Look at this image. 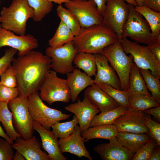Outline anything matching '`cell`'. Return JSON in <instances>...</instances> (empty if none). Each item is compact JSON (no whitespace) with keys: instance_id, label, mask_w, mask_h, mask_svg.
Here are the masks:
<instances>
[{"instance_id":"6da1fadb","label":"cell","mask_w":160,"mask_h":160,"mask_svg":"<svg viewBox=\"0 0 160 160\" xmlns=\"http://www.w3.org/2000/svg\"><path fill=\"white\" fill-rule=\"evenodd\" d=\"M12 63L17 78L18 96L28 97L39 90L51 68V59L32 50L14 58Z\"/></svg>"},{"instance_id":"7a4b0ae2","label":"cell","mask_w":160,"mask_h":160,"mask_svg":"<svg viewBox=\"0 0 160 160\" xmlns=\"http://www.w3.org/2000/svg\"><path fill=\"white\" fill-rule=\"evenodd\" d=\"M117 35L103 23L82 28L72 41L78 52L100 53L105 47L117 41Z\"/></svg>"},{"instance_id":"3957f363","label":"cell","mask_w":160,"mask_h":160,"mask_svg":"<svg viewBox=\"0 0 160 160\" xmlns=\"http://www.w3.org/2000/svg\"><path fill=\"white\" fill-rule=\"evenodd\" d=\"M33 9L27 0H13L8 7H3L0 13L1 26L18 35H25L28 20L33 18Z\"/></svg>"},{"instance_id":"277c9868","label":"cell","mask_w":160,"mask_h":160,"mask_svg":"<svg viewBox=\"0 0 160 160\" xmlns=\"http://www.w3.org/2000/svg\"><path fill=\"white\" fill-rule=\"evenodd\" d=\"M27 104L33 121L49 130L56 122L67 119L71 115L63 113L61 111L46 105L40 98L38 91L28 97Z\"/></svg>"},{"instance_id":"5b68a950","label":"cell","mask_w":160,"mask_h":160,"mask_svg":"<svg viewBox=\"0 0 160 160\" xmlns=\"http://www.w3.org/2000/svg\"><path fill=\"white\" fill-rule=\"evenodd\" d=\"M100 53L105 56L116 72L122 90L127 91L130 73L133 63L132 56H128L125 53L119 41L106 47Z\"/></svg>"},{"instance_id":"8992f818","label":"cell","mask_w":160,"mask_h":160,"mask_svg":"<svg viewBox=\"0 0 160 160\" xmlns=\"http://www.w3.org/2000/svg\"><path fill=\"white\" fill-rule=\"evenodd\" d=\"M129 4V14L122 28L121 37H129L134 41L147 45L156 40L147 21L134 6Z\"/></svg>"},{"instance_id":"52a82bcc","label":"cell","mask_w":160,"mask_h":160,"mask_svg":"<svg viewBox=\"0 0 160 160\" xmlns=\"http://www.w3.org/2000/svg\"><path fill=\"white\" fill-rule=\"evenodd\" d=\"M120 42L124 52L132 56L135 64L139 68L149 70L153 75L160 79V64L147 46L140 45L125 37H121Z\"/></svg>"},{"instance_id":"ba28073f","label":"cell","mask_w":160,"mask_h":160,"mask_svg":"<svg viewBox=\"0 0 160 160\" xmlns=\"http://www.w3.org/2000/svg\"><path fill=\"white\" fill-rule=\"evenodd\" d=\"M39 91L41 100L50 105L57 102L68 103L71 100L66 80L58 77L53 70L49 71Z\"/></svg>"},{"instance_id":"9c48e42d","label":"cell","mask_w":160,"mask_h":160,"mask_svg":"<svg viewBox=\"0 0 160 160\" xmlns=\"http://www.w3.org/2000/svg\"><path fill=\"white\" fill-rule=\"evenodd\" d=\"M8 105L12 113L13 125L16 131L24 139L31 138L34 130L33 120L28 110L27 97L18 96L10 101Z\"/></svg>"},{"instance_id":"30bf717a","label":"cell","mask_w":160,"mask_h":160,"mask_svg":"<svg viewBox=\"0 0 160 160\" xmlns=\"http://www.w3.org/2000/svg\"><path fill=\"white\" fill-rule=\"evenodd\" d=\"M78 52L72 41L57 47H47L45 55L51 59V68L56 73L67 74L74 69L73 63Z\"/></svg>"},{"instance_id":"8fae6325","label":"cell","mask_w":160,"mask_h":160,"mask_svg":"<svg viewBox=\"0 0 160 160\" xmlns=\"http://www.w3.org/2000/svg\"><path fill=\"white\" fill-rule=\"evenodd\" d=\"M129 12V4L124 0H107L103 23L114 32L120 41Z\"/></svg>"},{"instance_id":"7c38bea8","label":"cell","mask_w":160,"mask_h":160,"mask_svg":"<svg viewBox=\"0 0 160 160\" xmlns=\"http://www.w3.org/2000/svg\"><path fill=\"white\" fill-rule=\"evenodd\" d=\"M64 4L76 16L82 28L103 23V16L93 0H70Z\"/></svg>"},{"instance_id":"4fadbf2b","label":"cell","mask_w":160,"mask_h":160,"mask_svg":"<svg viewBox=\"0 0 160 160\" xmlns=\"http://www.w3.org/2000/svg\"><path fill=\"white\" fill-rule=\"evenodd\" d=\"M9 46L18 51V55H24L38 46V41L30 34L18 35L2 27L0 25V48Z\"/></svg>"},{"instance_id":"5bb4252c","label":"cell","mask_w":160,"mask_h":160,"mask_svg":"<svg viewBox=\"0 0 160 160\" xmlns=\"http://www.w3.org/2000/svg\"><path fill=\"white\" fill-rule=\"evenodd\" d=\"M145 113L143 111L127 108L115 120L113 124L118 132L146 133L150 135L145 123Z\"/></svg>"},{"instance_id":"9a60e30c","label":"cell","mask_w":160,"mask_h":160,"mask_svg":"<svg viewBox=\"0 0 160 160\" xmlns=\"http://www.w3.org/2000/svg\"><path fill=\"white\" fill-rule=\"evenodd\" d=\"M77 101L76 102L65 106V108L76 116L82 132L89 128L91 121L100 111L93 105L85 96L82 101L79 97Z\"/></svg>"},{"instance_id":"2e32d148","label":"cell","mask_w":160,"mask_h":160,"mask_svg":"<svg viewBox=\"0 0 160 160\" xmlns=\"http://www.w3.org/2000/svg\"><path fill=\"white\" fill-rule=\"evenodd\" d=\"M81 132L79 126L77 125L71 134L67 137L60 139L58 141L60 151L62 153L68 152L79 158L84 157L92 160L85 145Z\"/></svg>"},{"instance_id":"e0dca14e","label":"cell","mask_w":160,"mask_h":160,"mask_svg":"<svg viewBox=\"0 0 160 160\" xmlns=\"http://www.w3.org/2000/svg\"><path fill=\"white\" fill-rule=\"evenodd\" d=\"M109 141V143L99 144L93 149L102 160H132L134 154L122 145L116 137Z\"/></svg>"},{"instance_id":"ac0fdd59","label":"cell","mask_w":160,"mask_h":160,"mask_svg":"<svg viewBox=\"0 0 160 160\" xmlns=\"http://www.w3.org/2000/svg\"><path fill=\"white\" fill-rule=\"evenodd\" d=\"M41 143L35 136L28 140L17 138L12 147L20 152L27 160H51L48 154L41 149Z\"/></svg>"},{"instance_id":"d6986e66","label":"cell","mask_w":160,"mask_h":160,"mask_svg":"<svg viewBox=\"0 0 160 160\" xmlns=\"http://www.w3.org/2000/svg\"><path fill=\"white\" fill-rule=\"evenodd\" d=\"M94 54L97 68L95 84H106L116 89L122 90L119 78L114 69L109 65L107 58L100 53Z\"/></svg>"},{"instance_id":"ffe728a7","label":"cell","mask_w":160,"mask_h":160,"mask_svg":"<svg viewBox=\"0 0 160 160\" xmlns=\"http://www.w3.org/2000/svg\"><path fill=\"white\" fill-rule=\"evenodd\" d=\"M34 130L39 134L41 141V147L46 151L51 160H66V158L61 152L59 141L52 131L43 127L41 125L33 121Z\"/></svg>"},{"instance_id":"44dd1931","label":"cell","mask_w":160,"mask_h":160,"mask_svg":"<svg viewBox=\"0 0 160 160\" xmlns=\"http://www.w3.org/2000/svg\"><path fill=\"white\" fill-rule=\"evenodd\" d=\"M84 96L101 112L114 109L121 105L95 84L87 88Z\"/></svg>"},{"instance_id":"7402d4cb","label":"cell","mask_w":160,"mask_h":160,"mask_svg":"<svg viewBox=\"0 0 160 160\" xmlns=\"http://www.w3.org/2000/svg\"><path fill=\"white\" fill-rule=\"evenodd\" d=\"M66 79L70 89L71 100L73 103L76 102L80 93L85 88L95 84L94 80L85 72L77 68L67 74Z\"/></svg>"},{"instance_id":"603a6c76","label":"cell","mask_w":160,"mask_h":160,"mask_svg":"<svg viewBox=\"0 0 160 160\" xmlns=\"http://www.w3.org/2000/svg\"><path fill=\"white\" fill-rule=\"evenodd\" d=\"M151 136L146 133H137L119 132L116 137L119 143L133 154L150 139Z\"/></svg>"},{"instance_id":"cb8c5ba5","label":"cell","mask_w":160,"mask_h":160,"mask_svg":"<svg viewBox=\"0 0 160 160\" xmlns=\"http://www.w3.org/2000/svg\"><path fill=\"white\" fill-rule=\"evenodd\" d=\"M118 131L113 124L97 125L89 127L81 132L85 142L91 139L100 138L108 140L116 137Z\"/></svg>"},{"instance_id":"d4e9b609","label":"cell","mask_w":160,"mask_h":160,"mask_svg":"<svg viewBox=\"0 0 160 160\" xmlns=\"http://www.w3.org/2000/svg\"><path fill=\"white\" fill-rule=\"evenodd\" d=\"M129 97L135 94H144L151 95L146 86L140 72L139 69L133 63L129 79V88L127 91Z\"/></svg>"},{"instance_id":"484cf974","label":"cell","mask_w":160,"mask_h":160,"mask_svg":"<svg viewBox=\"0 0 160 160\" xmlns=\"http://www.w3.org/2000/svg\"><path fill=\"white\" fill-rule=\"evenodd\" d=\"M73 63L75 67L83 70L88 76H95L97 68L94 54L84 52H78Z\"/></svg>"},{"instance_id":"4316f807","label":"cell","mask_w":160,"mask_h":160,"mask_svg":"<svg viewBox=\"0 0 160 160\" xmlns=\"http://www.w3.org/2000/svg\"><path fill=\"white\" fill-rule=\"evenodd\" d=\"M135 9L143 16L149 24L151 33L156 39L160 36V12H157L144 6H136Z\"/></svg>"},{"instance_id":"83f0119b","label":"cell","mask_w":160,"mask_h":160,"mask_svg":"<svg viewBox=\"0 0 160 160\" xmlns=\"http://www.w3.org/2000/svg\"><path fill=\"white\" fill-rule=\"evenodd\" d=\"M0 122L5 129L6 134L13 141L21 137L17 132L14 127L12 113L8 108V103L0 102Z\"/></svg>"},{"instance_id":"f1b7e54d","label":"cell","mask_w":160,"mask_h":160,"mask_svg":"<svg viewBox=\"0 0 160 160\" xmlns=\"http://www.w3.org/2000/svg\"><path fill=\"white\" fill-rule=\"evenodd\" d=\"M129 108L141 111L160 106V104L151 95L141 94L130 96L129 100Z\"/></svg>"},{"instance_id":"f546056e","label":"cell","mask_w":160,"mask_h":160,"mask_svg":"<svg viewBox=\"0 0 160 160\" xmlns=\"http://www.w3.org/2000/svg\"><path fill=\"white\" fill-rule=\"evenodd\" d=\"M75 36L71 30L60 20L54 35L48 41V45L51 47H60L72 41Z\"/></svg>"},{"instance_id":"4dcf8cb0","label":"cell","mask_w":160,"mask_h":160,"mask_svg":"<svg viewBox=\"0 0 160 160\" xmlns=\"http://www.w3.org/2000/svg\"><path fill=\"white\" fill-rule=\"evenodd\" d=\"M58 16L72 31L75 36L78 35L81 32V27L77 17L69 9L59 5L56 9Z\"/></svg>"},{"instance_id":"1f68e13d","label":"cell","mask_w":160,"mask_h":160,"mask_svg":"<svg viewBox=\"0 0 160 160\" xmlns=\"http://www.w3.org/2000/svg\"><path fill=\"white\" fill-rule=\"evenodd\" d=\"M127 108L123 106L96 115L91 122L89 127L97 125L113 124L116 119L124 113Z\"/></svg>"},{"instance_id":"d6a6232c","label":"cell","mask_w":160,"mask_h":160,"mask_svg":"<svg viewBox=\"0 0 160 160\" xmlns=\"http://www.w3.org/2000/svg\"><path fill=\"white\" fill-rule=\"evenodd\" d=\"M146 86L156 101L160 104V82L149 70L139 68Z\"/></svg>"},{"instance_id":"836d02e7","label":"cell","mask_w":160,"mask_h":160,"mask_svg":"<svg viewBox=\"0 0 160 160\" xmlns=\"http://www.w3.org/2000/svg\"><path fill=\"white\" fill-rule=\"evenodd\" d=\"M27 1L34 10V15L33 19L35 22L41 21L52 9V3L48 0H27Z\"/></svg>"},{"instance_id":"e575fe53","label":"cell","mask_w":160,"mask_h":160,"mask_svg":"<svg viewBox=\"0 0 160 160\" xmlns=\"http://www.w3.org/2000/svg\"><path fill=\"white\" fill-rule=\"evenodd\" d=\"M95 84L121 105L127 108H129V96L127 91L116 89L106 84L99 83Z\"/></svg>"},{"instance_id":"d590c367","label":"cell","mask_w":160,"mask_h":160,"mask_svg":"<svg viewBox=\"0 0 160 160\" xmlns=\"http://www.w3.org/2000/svg\"><path fill=\"white\" fill-rule=\"evenodd\" d=\"M78 124L77 118L76 115L72 120L64 122H57L52 125L51 127L53 133L57 138L67 137L71 134L76 125Z\"/></svg>"},{"instance_id":"8d00e7d4","label":"cell","mask_w":160,"mask_h":160,"mask_svg":"<svg viewBox=\"0 0 160 160\" xmlns=\"http://www.w3.org/2000/svg\"><path fill=\"white\" fill-rule=\"evenodd\" d=\"M152 137L134 154L132 160H149L155 147L158 145Z\"/></svg>"},{"instance_id":"74e56055","label":"cell","mask_w":160,"mask_h":160,"mask_svg":"<svg viewBox=\"0 0 160 160\" xmlns=\"http://www.w3.org/2000/svg\"><path fill=\"white\" fill-rule=\"evenodd\" d=\"M0 76V84L10 87H17V84L15 73L12 64Z\"/></svg>"},{"instance_id":"f35d334b","label":"cell","mask_w":160,"mask_h":160,"mask_svg":"<svg viewBox=\"0 0 160 160\" xmlns=\"http://www.w3.org/2000/svg\"><path fill=\"white\" fill-rule=\"evenodd\" d=\"M145 124L150 135L160 145V124L153 121L149 114H145Z\"/></svg>"},{"instance_id":"ab89813d","label":"cell","mask_w":160,"mask_h":160,"mask_svg":"<svg viewBox=\"0 0 160 160\" xmlns=\"http://www.w3.org/2000/svg\"><path fill=\"white\" fill-rule=\"evenodd\" d=\"M14 149L12 144L0 138V160L13 159L15 154Z\"/></svg>"},{"instance_id":"60d3db41","label":"cell","mask_w":160,"mask_h":160,"mask_svg":"<svg viewBox=\"0 0 160 160\" xmlns=\"http://www.w3.org/2000/svg\"><path fill=\"white\" fill-rule=\"evenodd\" d=\"M18 96L17 87H10L0 84V102L8 103Z\"/></svg>"},{"instance_id":"b9f144b4","label":"cell","mask_w":160,"mask_h":160,"mask_svg":"<svg viewBox=\"0 0 160 160\" xmlns=\"http://www.w3.org/2000/svg\"><path fill=\"white\" fill-rule=\"evenodd\" d=\"M17 52L16 49L12 48L5 50L4 55L0 58V75L4 73L11 64Z\"/></svg>"},{"instance_id":"7bdbcfd3","label":"cell","mask_w":160,"mask_h":160,"mask_svg":"<svg viewBox=\"0 0 160 160\" xmlns=\"http://www.w3.org/2000/svg\"><path fill=\"white\" fill-rule=\"evenodd\" d=\"M157 62L160 64V36L157 39L148 45Z\"/></svg>"},{"instance_id":"ee69618b","label":"cell","mask_w":160,"mask_h":160,"mask_svg":"<svg viewBox=\"0 0 160 160\" xmlns=\"http://www.w3.org/2000/svg\"><path fill=\"white\" fill-rule=\"evenodd\" d=\"M143 6L153 11L160 12V0H145Z\"/></svg>"},{"instance_id":"f6af8a7d","label":"cell","mask_w":160,"mask_h":160,"mask_svg":"<svg viewBox=\"0 0 160 160\" xmlns=\"http://www.w3.org/2000/svg\"><path fill=\"white\" fill-rule=\"evenodd\" d=\"M145 114L152 115L158 121H160V106L151 108L143 111Z\"/></svg>"},{"instance_id":"bcb514c9","label":"cell","mask_w":160,"mask_h":160,"mask_svg":"<svg viewBox=\"0 0 160 160\" xmlns=\"http://www.w3.org/2000/svg\"><path fill=\"white\" fill-rule=\"evenodd\" d=\"M95 3L97 8L103 16L105 12L107 0H93Z\"/></svg>"},{"instance_id":"7dc6e473","label":"cell","mask_w":160,"mask_h":160,"mask_svg":"<svg viewBox=\"0 0 160 160\" xmlns=\"http://www.w3.org/2000/svg\"><path fill=\"white\" fill-rule=\"evenodd\" d=\"M160 160V145H158L154 148L149 160Z\"/></svg>"},{"instance_id":"c3c4849f","label":"cell","mask_w":160,"mask_h":160,"mask_svg":"<svg viewBox=\"0 0 160 160\" xmlns=\"http://www.w3.org/2000/svg\"><path fill=\"white\" fill-rule=\"evenodd\" d=\"M0 136L3 138L7 140L9 143L12 144H13V141L9 137V136L5 133L3 129L2 128L0 125Z\"/></svg>"},{"instance_id":"681fc988","label":"cell","mask_w":160,"mask_h":160,"mask_svg":"<svg viewBox=\"0 0 160 160\" xmlns=\"http://www.w3.org/2000/svg\"><path fill=\"white\" fill-rule=\"evenodd\" d=\"M13 160H25V158L24 156L19 151H16L14 154Z\"/></svg>"},{"instance_id":"f907efd6","label":"cell","mask_w":160,"mask_h":160,"mask_svg":"<svg viewBox=\"0 0 160 160\" xmlns=\"http://www.w3.org/2000/svg\"><path fill=\"white\" fill-rule=\"evenodd\" d=\"M50 2H54L55 3L61 5L63 3H67L69 2L70 0H48Z\"/></svg>"},{"instance_id":"816d5d0a","label":"cell","mask_w":160,"mask_h":160,"mask_svg":"<svg viewBox=\"0 0 160 160\" xmlns=\"http://www.w3.org/2000/svg\"><path fill=\"white\" fill-rule=\"evenodd\" d=\"M128 4L132 5L134 7L137 6V3L135 0H124Z\"/></svg>"},{"instance_id":"f5cc1de1","label":"cell","mask_w":160,"mask_h":160,"mask_svg":"<svg viewBox=\"0 0 160 160\" xmlns=\"http://www.w3.org/2000/svg\"><path fill=\"white\" fill-rule=\"evenodd\" d=\"M136 1L137 6L141 7L143 6V3L145 0H135Z\"/></svg>"},{"instance_id":"db71d44e","label":"cell","mask_w":160,"mask_h":160,"mask_svg":"<svg viewBox=\"0 0 160 160\" xmlns=\"http://www.w3.org/2000/svg\"><path fill=\"white\" fill-rule=\"evenodd\" d=\"M1 17L0 14V23H1Z\"/></svg>"},{"instance_id":"11a10c76","label":"cell","mask_w":160,"mask_h":160,"mask_svg":"<svg viewBox=\"0 0 160 160\" xmlns=\"http://www.w3.org/2000/svg\"><path fill=\"white\" fill-rule=\"evenodd\" d=\"M1 0H0V4H1Z\"/></svg>"}]
</instances>
